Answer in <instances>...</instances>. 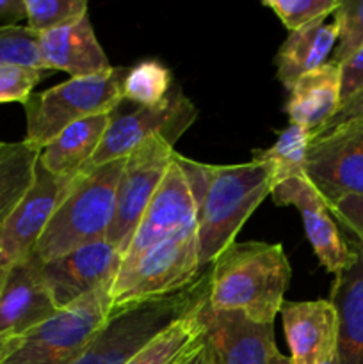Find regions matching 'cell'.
<instances>
[{
	"instance_id": "36",
	"label": "cell",
	"mask_w": 363,
	"mask_h": 364,
	"mask_svg": "<svg viewBox=\"0 0 363 364\" xmlns=\"http://www.w3.org/2000/svg\"><path fill=\"white\" fill-rule=\"evenodd\" d=\"M178 364H212V363H210L209 352H206L205 345L201 343L198 348H194L191 354L185 355V358Z\"/></svg>"
},
{
	"instance_id": "2",
	"label": "cell",
	"mask_w": 363,
	"mask_h": 364,
	"mask_svg": "<svg viewBox=\"0 0 363 364\" xmlns=\"http://www.w3.org/2000/svg\"><path fill=\"white\" fill-rule=\"evenodd\" d=\"M209 272V308L242 311L258 323H274L292 277L283 245L267 242H235Z\"/></svg>"
},
{
	"instance_id": "22",
	"label": "cell",
	"mask_w": 363,
	"mask_h": 364,
	"mask_svg": "<svg viewBox=\"0 0 363 364\" xmlns=\"http://www.w3.org/2000/svg\"><path fill=\"white\" fill-rule=\"evenodd\" d=\"M112 114H98L68 127L41 149V166L57 176H77L98 149Z\"/></svg>"
},
{
	"instance_id": "31",
	"label": "cell",
	"mask_w": 363,
	"mask_h": 364,
	"mask_svg": "<svg viewBox=\"0 0 363 364\" xmlns=\"http://www.w3.org/2000/svg\"><path fill=\"white\" fill-rule=\"evenodd\" d=\"M46 73L48 71L18 64H0V103L23 105Z\"/></svg>"
},
{
	"instance_id": "20",
	"label": "cell",
	"mask_w": 363,
	"mask_h": 364,
	"mask_svg": "<svg viewBox=\"0 0 363 364\" xmlns=\"http://www.w3.org/2000/svg\"><path fill=\"white\" fill-rule=\"evenodd\" d=\"M337 309L338 364H363V259L359 258L335 276L330 294Z\"/></svg>"
},
{
	"instance_id": "27",
	"label": "cell",
	"mask_w": 363,
	"mask_h": 364,
	"mask_svg": "<svg viewBox=\"0 0 363 364\" xmlns=\"http://www.w3.org/2000/svg\"><path fill=\"white\" fill-rule=\"evenodd\" d=\"M27 27L38 36L64 27L88 14L85 0H25Z\"/></svg>"
},
{
	"instance_id": "28",
	"label": "cell",
	"mask_w": 363,
	"mask_h": 364,
	"mask_svg": "<svg viewBox=\"0 0 363 364\" xmlns=\"http://www.w3.org/2000/svg\"><path fill=\"white\" fill-rule=\"evenodd\" d=\"M338 39L331 53V63L344 64L363 46V0H340L333 11Z\"/></svg>"
},
{
	"instance_id": "5",
	"label": "cell",
	"mask_w": 363,
	"mask_h": 364,
	"mask_svg": "<svg viewBox=\"0 0 363 364\" xmlns=\"http://www.w3.org/2000/svg\"><path fill=\"white\" fill-rule=\"evenodd\" d=\"M128 68H112L93 77L70 78L23 103L27 137L38 149L46 148L68 127L98 114H114L123 102V80Z\"/></svg>"
},
{
	"instance_id": "21",
	"label": "cell",
	"mask_w": 363,
	"mask_h": 364,
	"mask_svg": "<svg viewBox=\"0 0 363 364\" xmlns=\"http://www.w3.org/2000/svg\"><path fill=\"white\" fill-rule=\"evenodd\" d=\"M338 39V28L335 21L327 23L326 18L317 20L306 27L288 34L276 53V77L287 91L305 73L317 70L330 63Z\"/></svg>"
},
{
	"instance_id": "10",
	"label": "cell",
	"mask_w": 363,
	"mask_h": 364,
	"mask_svg": "<svg viewBox=\"0 0 363 364\" xmlns=\"http://www.w3.org/2000/svg\"><path fill=\"white\" fill-rule=\"evenodd\" d=\"M77 176H57L38 160L34 183L0 228V288L14 267L31 258L53 212Z\"/></svg>"
},
{
	"instance_id": "24",
	"label": "cell",
	"mask_w": 363,
	"mask_h": 364,
	"mask_svg": "<svg viewBox=\"0 0 363 364\" xmlns=\"http://www.w3.org/2000/svg\"><path fill=\"white\" fill-rule=\"evenodd\" d=\"M209 302V301H206ZM205 304L198 306L182 316L180 320L167 327L153 341H149L139 354H135L127 364H178L185 355L203 343L205 320L203 309Z\"/></svg>"
},
{
	"instance_id": "14",
	"label": "cell",
	"mask_w": 363,
	"mask_h": 364,
	"mask_svg": "<svg viewBox=\"0 0 363 364\" xmlns=\"http://www.w3.org/2000/svg\"><path fill=\"white\" fill-rule=\"evenodd\" d=\"M192 226H196V203L184 171L173 159L125 251L121 267Z\"/></svg>"
},
{
	"instance_id": "37",
	"label": "cell",
	"mask_w": 363,
	"mask_h": 364,
	"mask_svg": "<svg viewBox=\"0 0 363 364\" xmlns=\"http://www.w3.org/2000/svg\"><path fill=\"white\" fill-rule=\"evenodd\" d=\"M270 364H292V361L287 358V355H283L280 350H278L276 354L273 355V359H270Z\"/></svg>"
},
{
	"instance_id": "17",
	"label": "cell",
	"mask_w": 363,
	"mask_h": 364,
	"mask_svg": "<svg viewBox=\"0 0 363 364\" xmlns=\"http://www.w3.org/2000/svg\"><path fill=\"white\" fill-rule=\"evenodd\" d=\"M280 313L292 364H324L335 358L338 316L330 299L285 302Z\"/></svg>"
},
{
	"instance_id": "15",
	"label": "cell",
	"mask_w": 363,
	"mask_h": 364,
	"mask_svg": "<svg viewBox=\"0 0 363 364\" xmlns=\"http://www.w3.org/2000/svg\"><path fill=\"white\" fill-rule=\"evenodd\" d=\"M203 345L212 364H270L276 354L274 323L253 322L242 311L203 309Z\"/></svg>"
},
{
	"instance_id": "34",
	"label": "cell",
	"mask_w": 363,
	"mask_h": 364,
	"mask_svg": "<svg viewBox=\"0 0 363 364\" xmlns=\"http://www.w3.org/2000/svg\"><path fill=\"white\" fill-rule=\"evenodd\" d=\"M356 119H363V87L359 89L356 95H352L344 105H340V109L337 110V114H335V116L331 117L322 128H320V132L315 135V137H319V135L326 134V132L335 130V128L342 127V124L345 123H351V121H356Z\"/></svg>"
},
{
	"instance_id": "38",
	"label": "cell",
	"mask_w": 363,
	"mask_h": 364,
	"mask_svg": "<svg viewBox=\"0 0 363 364\" xmlns=\"http://www.w3.org/2000/svg\"><path fill=\"white\" fill-rule=\"evenodd\" d=\"M9 341H11V338L2 336V334H0V361H2L4 354H6V350H7V347H9Z\"/></svg>"
},
{
	"instance_id": "29",
	"label": "cell",
	"mask_w": 363,
	"mask_h": 364,
	"mask_svg": "<svg viewBox=\"0 0 363 364\" xmlns=\"http://www.w3.org/2000/svg\"><path fill=\"white\" fill-rule=\"evenodd\" d=\"M0 64H18L46 71L39 57V36L27 25L0 27Z\"/></svg>"
},
{
	"instance_id": "12",
	"label": "cell",
	"mask_w": 363,
	"mask_h": 364,
	"mask_svg": "<svg viewBox=\"0 0 363 364\" xmlns=\"http://www.w3.org/2000/svg\"><path fill=\"white\" fill-rule=\"evenodd\" d=\"M123 255L107 240L93 242L60 258L41 262V276L59 309L114 283Z\"/></svg>"
},
{
	"instance_id": "13",
	"label": "cell",
	"mask_w": 363,
	"mask_h": 364,
	"mask_svg": "<svg viewBox=\"0 0 363 364\" xmlns=\"http://www.w3.org/2000/svg\"><path fill=\"white\" fill-rule=\"evenodd\" d=\"M270 198L278 206H295L301 212L306 238L327 272L337 276L358 259V251L349 247L327 208L326 199L308 178L299 176L281 181L273 188Z\"/></svg>"
},
{
	"instance_id": "30",
	"label": "cell",
	"mask_w": 363,
	"mask_h": 364,
	"mask_svg": "<svg viewBox=\"0 0 363 364\" xmlns=\"http://www.w3.org/2000/svg\"><path fill=\"white\" fill-rule=\"evenodd\" d=\"M340 0H263L290 32L333 14Z\"/></svg>"
},
{
	"instance_id": "18",
	"label": "cell",
	"mask_w": 363,
	"mask_h": 364,
	"mask_svg": "<svg viewBox=\"0 0 363 364\" xmlns=\"http://www.w3.org/2000/svg\"><path fill=\"white\" fill-rule=\"evenodd\" d=\"M39 57L46 71H66L71 78L93 77L112 70L89 14L39 36Z\"/></svg>"
},
{
	"instance_id": "11",
	"label": "cell",
	"mask_w": 363,
	"mask_h": 364,
	"mask_svg": "<svg viewBox=\"0 0 363 364\" xmlns=\"http://www.w3.org/2000/svg\"><path fill=\"white\" fill-rule=\"evenodd\" d=\"M305 174L327 205L344 196H363V119L312 139Z\"/></svg>"
},
{
	"instance_id": "6",
	"label": "cell",
	"mask_w": 363,
	"mask_h": 364,
	"mask_svg": "<svg viewBox=\"0 0 363 364\" xmlns=\"http://www.w3.org/2000/svg\"><path fill=\"white\" fill-rule=\"evenodd\" d=\"M112 283L85 295L52 318L11 338L0 364H73L112 311Z\"/></svg>"
},
{
	"instance_id": "26",
	"label": "cell",
	"mask_w": 363,
	"mask_h": 364,
	"mask_svg": "<svg viewBox=\"0 0 363 364\" xmlns=\"http://www.w3.org/2000/svg\"><path fill=\"white\" fill-rule=\"evenodd\" d=\"M173 85V75L164 64L146 59L128 68L123 80V100L139 107H155L167 98Z\"/></svg>"
},
{
	"instance_id": "40",
	"label": "cell",
	"mask_w": 363,
	"mask_h": 364,
	"mask_svg": "<svg viewBox=\"0 0 363 364\" xmlns=\"http://www.w3.org/2000/svg\"><path fill=\"white\" fill-rule=\"evenodd\" d=\"M0 146H2V141H0Z\"/></svg>"
},
{
	"instance_id": "1",
	"label": "cell",
	"mask_w": 363,
	"mask_h": 364,
	"mask_svg": "<svg viewBox=\"0 0 363 364\" xmlns=\"http://www.w3.org/2000/svg\"><path fill=\"white\" fill-rule=\"evenodd\" d=\"M196 203L199 265H212L274 188L273 167L262 160L238 166H209L174 153Z\"/></svg>"
},
{
	"instance_id": "4",
	"label": "cell",
	"mask_w": 363,
	"mask_h": 364,
	"mask_svg": "<svg viewBox=\"0 0 363 364\" xmlns=\"http://www.w3.org/2000/svg\"><path fill=\"white\" fill-rule=\"evenodd\" d=\"M125 159L78 173L32 255L39 262L60 258L93 242L105 240L116 210V191Z\"/></svg>"
},
{
	"instance_id": "32",
	"label": "cell",
	"mask_w": 363,
	"mask_h": 364,
	"mask_svg": "<svg viewBox=\"0 0 363 364\" xmlns=\"http://www.w3.org/2000/svg\"><path fill=\"white\" fill-rule=\"evenodd\" d=\"M327 208L349 233L354 235L359 245L358 255L363 259V196H344Z\"/></svg>"
},
{
	"instance_id": "35",
	"label": "cell",
	"mask_w": 363,
	"mask_h": 364,
	"mask_svg": "<svg viewBox=\"0 0 363 364\" xmlns=\"http://www.w3.org/2000/svg\"><path fill=\"white\" fill-rule=\"evenodd\" d=\"M27 20L25 0H0V27H13Z\"/></svg>"
},
{
	"instance_id": "3",
	"label": "cell",
	"mask_w": 363,
	"mask_h": 364,
	"mask_svg": "<svg viewBox=\"0 0 363 364\" xmlns=\"http://www.w3.org/2000/svg\"><path fill=\"white\" fill-rule=\"evenodd\" d=\"M210 272L177 294L134 302L110 311L73 364H127L177 320L209 301Z\"/></svg>"
},
{
	"instance_id": "16",
	"label": "cell",
	"mask_w": 363,
	"mask_h": 364,
	"mask_svg": "<svg viewBox=\"0 0 363 364\" xmlns=\"http://www.w3.org/2000/svg\"><path fill=\"white\" fill-rule=\"evenodd\" d=\"M59 308L41 276L34 255L14 267L0 288V334L18 338L52 318Z\"/></svg>"
},
{
	"instance_id": "8",
	"label": "cell",
	"mask_w": 363,
	"mask_h": 364,
	"mask_svg": "<svg viewBox=\"0 0 363 364\" xmlns=\"http://www.w3.org/2000/svg\"><path fill=\"white\" fill-rule=\"evenodd\" d=\"M196 119V105L184 95L180 85H173L167 98L159 105L139 107L135 112L123 116L112 114L98 149L80 173H89L103 164L127 159L137 146L153 137H162L174 146Z\"/></svg>"
},
{
	"instance_id": "7",
	"label": "cell",
	"mask_w": 363,
	"mask_h": 364,
	"mask_svg": "<svg viewBox=\"0 0 363 364\" xmlns=\"http://www.w3.org/2000/svg\"><path fill=\"white\" fill-rule=\"evenodd\" d=\"M196 226L173 235L123 265L112 283V309L177 294L201 276Z\"/></svg>"
},
{
	"instance_id": "25",
	"label": "cell",
	"mask_w": 363,
	"mask_h": 364,
	"mask_svg": "<svg viewBox=\"0 0 363 364\" xmlns=\"http://www.w3.org/2000/svg\"><path fill=\"white\" fill-rule=\"evenodd\" d=\"M310 134L299 124H288L269 149L253 151V160H262L273 167L274 187L290 178L306 176L305 162Z\"/></svg>"
},
{
	"instance_id": "19",
	"label": "cell",
	"mask_w": 363,
	"mask_h": 364,
	"mask_svg": "<svg viewBox=\"0 0 363 364\" xmlns=\"http://www.w3.org/2000/svg\"><path fill=\"white\" fill-rule=\"evenodd\" d=\"M342 105L340 66L326 63L305 73L288 91L285 110L292 124L308 130L310 141L337 114Z\"/></svg>"
},
{
	"instance_id": "9",
	"label": "cell",
	"mask_w": 363,
	"mask_h": 364,
	"mask_svg": "<svg viewBox=\"0 0 363 364\" xmlns=\"http://www.w3.org/2000/svg\"><path fill=\"white\" fill-rule=\"evenodd\" d=\"M173 144L162 137L142 142L125 159L116 191V210L105 240L125 255L132 237L174 159Z\"/></svg>"
},
{
	"instance_id": "23",
	"label": "cell",
	"mask_w": 363,
	"mask_h": 364,
	"mask_svg": "<svg viewBox=\"0 0 363 364\" xmlns=\"http://www.w3.org/2000/svg\"><path fill=\"white\" fill-rule=\"evenodd\" d=\"M41 149L31 142H2L0 146V228L32 187Z\"/></svg>"
},
{
	"instance_id": "33",
	"label": "cell",
	"mask_w": 363,
	"mask_h": 364,
	"mask_svg": "<svg viewBox=\"0 0 363 364\" xmlns=\"http://www.w3.org/2000/svg\"><path fill=\"white\" fill-rule=\"evenodd\" d=\"M363 87V46L340 64V96L342 105Z\"/></svg>"
},
{
	"instance_id": "39",
	"label": "cell",
	"mask_w": 363,
	"mask_h": 364,
	"mask_svg": "<svg viewBox=\"0 0 363 364\" xmlns=\"http://www.w3.org/2000/svg\"><path fill=\"white\" fill-rule=\"evenodd\" d=\"M324 364H338V363H337V358H331L330 361H326Z\"/></svg>"
}]
</instances>
